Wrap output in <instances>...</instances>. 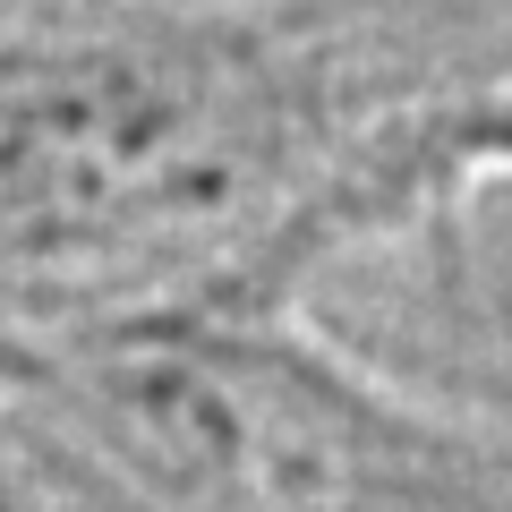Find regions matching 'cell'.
Wrapping results in <instances>:
<instances>
[{
    "mask_svg": "<svg viewBox=\"0 0 512 512\" xmlns=\"http://www.w3.org/2000/svg\"><path fill=\"white\" fill-rule=\"evenodd\" d=\"M512 0H0V316L308 291L444 188Z\"/></svg>",
    "mask_w": 512,
    "mask_h": 512,
    "instance_id": "1",
    "label": "cell"
},
{
    "mask_svg": "<svg viewBox=\"0 0 512 512\" xmlns=\"http://www.w3.org/2000/svg\"><path fill=\"white\" fill-rule=\"evenodd\" d=\"M436 154H444V171H487V163H512V86L504 94H487V103H470V111H453L444 120V137H436Z\"/></svg>",
    "mask_w": 512,
    "mask_h": 512,
    "instance_id": "3",
    "label": "cell"
},
{
    "mask_svg": "<svg viewBox=\"0 0 512 512\" xmlns=\"http://www.w3.org/2000/svg\"><path fill=\"white\" fill-rule=\"evenodd\" d=\"M504 461L367 376L308 291L0 316V512H495Z\"/></svg>",
    "mask_w": 512,
    "mask_h": 512,
    "instance_id": "2",
    "label": "cell"
}]
</instances>
